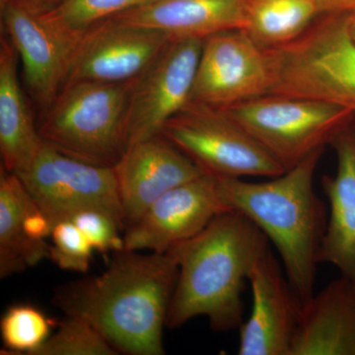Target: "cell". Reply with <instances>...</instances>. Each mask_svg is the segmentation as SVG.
Masks as SVG:
<instances>
[{
  "label": "cell",
  "instance_id": "cell-1",
  "mask_svg": "<svg viewBox=\"0 0 355 355\" xmlns=\"http://www.w3.org/2000/svg\"><path fill=\"white\" fill-rule=\"evenodd\" d=\"M178 272L169 253L123 250L101 275L58 287L53 303L65 316L89 322L119 354L163 355Z\"/></svg>",
  "mask_w": 355,
  "mask_h": 355
},
{
  "label": "cell",
  "instance_id": "cell-2",
  "mask_svg": "<svg viewBox=\"0 0 355 355\" xmlns=\"http://www.w3.org/2000/svg\"><path fill=\"white\" fill-rule=\"evenodd\" d=\"M258 226L236 210L217 216L202 232L167 253L179 272L166 328L207 318L216 331L239 330L245 321L242 294L250 273L270 249Z\"/></svg>",
  "mask_w": 355,
  "mask_h": 355
},
{
  "label": "cell",
  "instance_id": "cell-3",
  "mask_svg": "<svg viewBox=\"0 0 355 355\" xmlns=\"http://www.w3.org/2000/svg\"><path fill=\"white\" fill-rule=\"evenodd\" d=\"M324 147L272 180L251 183L242 178H217L228 210L250 219L273 243L289 284L301 302L315 293L319 254L328 210L314 189Z\"/></svg>",
  "mask_w": 355,
  "mask_h": 355
},
{
  "label": "cell",
  "instance_id": "cell-4",
  "mask_svg": "<svg viewBox=\"0 0 355 355\" xmlns=\"http://www.w3.org/2000/svg\"><path fill=\"white\" fill-rule=\"evenodd\" d=\"M130 87L132 80L65 83L38 128L42 139L77 160L114 167L128 147Z\"/></svg>",
  "mask_w": 355,
  "mask_h": 355
},
{
  "label": "cell",
  "instance_id": "cell-5",
  "mask_svg": "<svg viewBox=\"0 0 355 355\" xmlns=\"http://www.w3.org/2000/svg\"><path fill=\"white\" fill-rule=\"evenodd\" d=\"M268 153L291 169L331 140L355 119L335 103L266 94L222 108Z\"/></svg>",
  "mask_w": 355,
  "mask_h": 355
},
{
  "label": "cell",
  "instance_id": "cell-6",
  "mask_svg": "<svg viewBox=\"0 0 355 355\" xmlns=\"http://www.w3.org/2000/svg\"><path fill=\"white\" fill-rule=\"evenodd\" d=\"M159 135L214 177L275 178L286 172L222 108L190 101L167 121Z\"/></svg>",
  "mask_w": 355,
  "mask_h": 355
},
{
  "label": "cell",
  "instance_id": "cell-7",
  "mask_svg": "<svg viewBox=\"0 0 355 355\" xmlns=\"http://www.w3.org/2000/svg\"><path fill=\"white\" fill-rule=\"evenodd\" d=\"M16 175L51 228L78 212L94 209L109 214L125 230L113 167L77 160L44 142L29 167Z\"/></svg>",
  "mask_w": 355,
  "mask_h": 355
},
{
  "label": "cell",
  "instance_id": "cell-8",
  "mask_svg": "<svg viewBox=\"0 0 355 355\" xmlns=\"http://www.w3.org/2000/svg\"><path fill=\"white\" fill-rule=\"evenodd\" d=\"M202 44V39L172 38L132 79L128 146L159 135L167 121L190 102Z\"/></svg>",
  "mask_w": 355,
  "mask_h": 355
},
{
  "label": "cell",
  "instance_id": "cell-9",
  "mask_svg": "<svg viewBox=\"0 0 355 355\" xmlns=\"http://www.w3.org/2000/svg\"><path fill=\"white\" fill-rule=\"evenodd\" d=\"M270 69L266 49L242 29L203 40L190 101L226 108L268 94Z\"/></svg>",
  "mask_w": 355,
  "mask_h": 355
},
{
  "label": "cell",
  "instance_id": "cell-10",
  "mask_svg": "<svg viewBox=\"0 0 355 355\" xmlns=\"http://www.w3.org/2000/svg\"><path fill=\"white\" fill-rule=\"evenodd\" d=\"M217 178L203 174L172 189L155 200L139 220L125 230L123 250L167 253L202 232L222 212Z\"/></svg>",
  "mask_w": 355,
  "mask_h": 355
},
{
  "label": "cell",
  "instance_id": "cell-11",
  "mask_svg": "<svg viewBox=\"0 0 355 355\" xmlns=\"http://www.w3.org/2000/svg\"><path fill=\"white\" fill-rule=\"evenodd\" d=\"M171 39L164 32L121 24L109 18L84 33L79 40L70 62L67 83L132 80Z\"/></svg>",
  "mask_w": 355,
  "mask_h": 355
},
{
  "label": "cell",
  "instance_id": "cell-12",
  "mask_svg": "<svg viewBox=\"0 0 355 355\" xmlns=\"http://www.w3.org/2000/svg\"><path fill=\"white\" fill-rule=\"evenodd\" d=\"M251 314L239 328V355H291L302 302L268 249L249 275Z\"/></svg>",
  "mask_w": 355,
  "mask_h": 355
},
{
  "label": "cell",
  "instance_id": "cell-13",
  "mask_svg": "<svg viewBox=\"0 0 355 355\" xmlns=\"http://www.w3.org/2000/svg\"><path fill=\"white\" fill-rule=\"evenodd\" d=\"M125 229L139 220L161 196L205 174L163 135L128 146L114 166Z\"/></svg>",
  "mask_w": 355,
  "mask_h": 355
},
{
  "label": "cell",
  "instance_id": "cell-14",
  "mask_svg": "<svg viewBox=\"0 0 355 355\" xmlns=\"http://www.w3.org/2000/svg\"><path fill=\"white\" fill-rule=\"evenodd\" d=\"M1 22L22 60L26 83L35 101L48 109L67 83L76 44L67 41L15 2L0 1Z\"/></svg>",
  "mask_w": 355,
  "mask_h": 355
},
{
  "label": "cell",
  "instance_id": "cell-15",
  "mask_svg": "<svg viewBox=\"0 0 355 355\" xmlns=\"http://www.w3.org/2000/svg\"><path fill=\"white\" fill-rule=\"evenodd\" d=\"M330 146L336 153V171L322 179L330 209L319 261L335 266L340 275L355 282V119Z\"/></svg>",
  "mask_w": 355,
  "mask_h": 355
},
{
  "label": "cell",
  "instance_id": "cell-16",
  "mask_svg": "<svg viewBox=\"0 0 355 355\" xmlns=\"http://www.w3.org/2000/svg\"><path fill=\"white\" fill-rule=\"evenodd\" d=\"M291 355H355V282L340 275L303 303Z\"/></svg>",
  "mask_w": 355,
  "mask_h": 355
},
{
  "label": "cell",
  "instance_id": "cell-17",
  "mask_svg": "<svg viewBox=\"0 0 355 355\" xmlns=\"http://www.w3.org/2000/svg\"><path fill=\"white\" fill-rule=\"evenodd\" d=\"M246 6L247 0H155L110 19L164 32L172 38L205 40L219 32L244 30Z\"/></svg>",
  "mask_w": 355,
  "mask_h": 355
},
{
  "label": "cell",
  "instance_id": "cell-18",
  "mask_svg": "<svg viewBox=\"0 0 355 355\" xmlns=\"http://www.w3.org/2000/svg\"><path fill=\"white\" fill-rule=\"evenodd\" d=\"M18 53L8 37L0 46V153L1 166L10 173L24 171L44 141L35 125L17 76Z\"/></svg>",
  "mask_w": 355,
  "mask_h": 355
},
{
  "label": "cell",
  "instance_id": "cell-19",
  "mask_svg": "<svg viewBox=\"0 0 355 355\" xmlns=\"http://www.w3.org/2000/svg\"><path fill=\"white\" fill-rule=\"evenodd\" d=\"M34 202L15 173L0 169V279L25 272L50 257L44 240H35L24 227L26 212Z\"/></svg>",
  "mask_w": 355,
  "mask_h": 355
},
{
  "label": "cell",
  "instance_id": "cell-20",
  "mask_svg": "<svg viewBox=\"0 0 355 355\" xmlns=\"http://www.w3.org/2000/svg\"><path fill=\"white\" fill-rule=\"evenodd\" d=\"M320 12L315 0H247L246 31L263 48L291 43Z\"/></svg>",
  "mask_w": 355,
  "mask_h": 355
},
{
  "label": "cell",
  "instance_id": "cell-21",
  "mask_svg": "<svg viewBox=\"0 0 355 355\" xmlns=\"http://www.w3.org/2000/svg\"><path fill=\"white\" fill-rule=\"evenodd\" d=\"M153 1L155 0H64L41 16L58 34L77 44L84 33L103 21Z\"/></svg>",
  "mask_w": 355,
  "mask_h": 355
},
{
  "label": "cell",
  "instance_id": "cell-22",
  "mask_svg": "<svg viewBox=\"0 0 355 355\" xmlns=\"http://www.w3.org/2000/svg\"><path fill=\"white\" fill-rule=\"evenodd\" d=\"M55 321L30 304L11 306L0 321L4 354L34 355L51 336Z\"/></svg>",
  "mask_w": 355,
  "mask_h": 355
},
{
  "label": "cell",
  "instance_id": "cell-23",
  "mask_svg": "<svg viewBox=\"0 0 355 355\" xmlns=\"http://www.w3.org/2000/svg\"><path fill=\"white\" fill-rule=\"evenodd\" d=\"M111 343L86 320L65 316L34 355H116Z\"/></svg>",
  "mask_w": 355,
  "mask_h": 355
},
{
  "label": "cell",
  "instance_id": "cell-24",
  "mask_svg": "<svg viewBox=\"0 0 355 355\" xmlns=\"http://www.w3.org/2000/svg\"><path fill=\"white\" fill-rule=\"evenodd\" d=\"M324 99L355 112V42H338L324 58L320 76Z\"/></svg>",
  "mask_w": 355,
  "mask_h": 355
},
{
  "label": "cell",
  "instance_id": "cell-25",
  "mask_svg": "<svg viewBox=\"0 0 355 355\" xmlns=\"http://www.w3.org/2000/svg\"><path fill=\"white\" fill-rule=\"evenodd\" d=\"M51 261L58 268L70 272H86L94 251L83 233L71 220L60 222L51 230Z\"/></svg>",
  "mask_w": 355,
  "mask_h": 355
},
{
  "label": "cell",
  "instance_id": "cell-26",
  "mask_svg": "<svg viewBox=\"0 0 355 355\" xmlns=\"http://www.w3.org/2000/svg\"><path fill=\"white\" fill-rule=\"evenodd\" d=\"M71 221L83 233L96 251L103 254L123 250V238L119 235L123 230L113 217L100 210H83Z\"/></svg>",
  "mask_w": 355,
  "mask_h": 355
},
{
  "label": "cell",
  "instance_id": "cell-27",
  "mask_svg": "<svg viewBox=\"0 0 355 355\" xmlns=\"http://www.w3.org/2000/svg\"><path fill=\"white\" fill-rule=\"evenodd\" d=\"M322 14L349 12L355 7V0H315Z\"/></svg>",
  "mask_w": 355,
  "mask_h": 355
},
{
  "label": "cell",
  "instance_id": "cell-28",
  "mask_svg": "<svg viewBox=\"0 0 355 355\" xmlns=\"http://www.w3.org/2000/svg\"><path fill=\"white\" fill-rule=\"evenodd\" d=\"M4 1V0H0ZM24 7L33 13L44 14L57 7L64 0H8Z\"/></svg>",
  "mask_w": 355,
  "mask_h": 355
},
{
  "label": "cell",
  "instance_id": "cell-29",
  "mask_svg": "<svg viewBox=\"0 0 355 355\" xmlns=\"http://www.w3.org/2000/svg\"><path fill=\"white\" fill-rule=\"evenodd\" d=\"M349 30L350 36L355 42V7L349 12Z\"/></svg>",
  "mask_w": 355,
  "mask_h": 355
}]
</instances>
